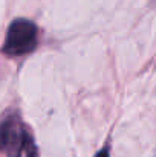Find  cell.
<instances>
[{
	"label": "cell",
	"mask_w": 156,
	"mask_h": 157,
	"mask_svg": "<svg viewBox=\"0 0 156 157\" xmlns=\"http://www.w3.org/2000/svg\"><path fill=\"white\" fill-rule=\"evenodd\" d=\"M37 48V26L25 18H17L11 23L5 44L3 52L9 56H20L31 53Z\"/></svg>",
	"instance_id": "cell-1"
},
{
	"label": "cell",
	"mask_w": 156,
	"mask_h": 157,
	"mask_svg": "<svg viewBox=\"0 0 156 157\" xmlns=\"http://www.w3.org/2000/svg\"><path fill=\"white\" fill-rule=\"evenodd\" d=\"M11 157H37V148L31 137V134L26 131L20 144L15 147V150L9 154Z\"/></svg>",
	"instance_id": "cell-2"
},
{
	"label": "cell",
	"mask_w": 156,
	"mask_h": 157,
	"mask_svg": "<svg viewBox=\"0 0 156 157\" xmlns=\"http://www.w3.org/2000/svg\"><path fill=\"white\" fill-rule=\"evenodd\" d=\"M95 157H110V151H109V148H103L98 154Z\"/></svg>",
	"instance_id": "cell-3"
}]
</instances>
